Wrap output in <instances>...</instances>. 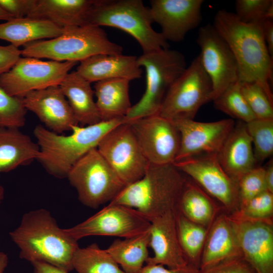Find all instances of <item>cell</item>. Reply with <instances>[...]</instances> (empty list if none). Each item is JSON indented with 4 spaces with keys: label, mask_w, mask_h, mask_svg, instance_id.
I'll return each instance as SVG.
<instances>
[{
    "label": "cell",
    "mask_w": 273,
    "mask_h": 273,
    "mask_svg": "<svg viewBox=\"0 0 273 273\" xmlns=\"http://www.w3.org/2000/svg\"><path fill=\"white\" fill-rule=\"evenodd\" d=\"M263 22L245 23L235 13L220 10L216 13L212 25L236 58L239 81L257 83L273 102L270 86L273 59L264 39Z\"/></svg>",
    "instance_id": "cell-1"
},
{
    "label": "cell",
    "mask_w": 273,
    "mask_h": 273,
    "mask_svg": "<svg viewBox=\"0 0 273 273\" xmlns=\"http://www.w3.org/2000/svg\"><path fill=\"white\" fill-rule=\"evenodd\" d=\"M12 241L20 250L19 257L30 263L44 262L69 272L79 247L78 241L60 228L47 209L24 213L18 227L10 232Z\"/></svg>",
    "instance_id": "cell-2"
},
{
    "label": "cell",
    "mask_w": 273,
    "mask_h": 273,
    "mask_svg": "<svg viewBox=\"0 0 273 273\" xmlns=\"http://www.w3.org/2000/svg\"><path fill=\"white\" fill-rule=\"evenodd\" d=\"M124 123L123 117L86 126L76 125L67 135L38 125L33 130L39 148L36 160L50 175L59 178L67 177L72 167L88 152L97 148L108 132Z\"/></svg>",
    "instance_id": "cell-3"
},
{
    "label": "cell",
    "mask_w": 273,
    "mask_h": 273,
    "mask_svg": "<svg viewBox=\"0 0 273 273\" xmlns=\"http://www.w3.org/2000/svg\"><path fill=\"white\" fill-rule=\"evenodd\" d=\"M187 179L173 164H149L143 176L110 202L133 208L150 221L176 211Z\"/></svg>",
    "instance_id": "cell-4"
},
{
    "label": "cell",
    "mask_w": 273,
    "mask_h": 273,
    "mask_svg": "<svg viewBox=\"0 0 273 273\" xmlns=\"http://www.w3.org/2000/svg\"><path fill=\"white\" fill-rule=\"evenodd\" d=\"M153 23L149 8L142 0H94L84 25L109 26L125 31L147 54L169 47L162 34L152 28Z\"/></svg>",
    "instance_id": "cell-5"
},
{
    "label": "cell",
    "mask_w": 273,
    "mask_h": 273,
    "mask_svg": "<svg viewBox=\"0 0 273 273\" xmlns=\"http://www.w3.org/2000/svg\"><path fill=\"white\" fill-rule=\"evenodd\" d=\"M122 50L101 27L81 25L64 28L58 36L29 43L21 51L23 57L80 62L98 54H121Z\"/></svg>",
    "instance_id": "cell-6"
},
{
    "label": "cell",
    "mask_w": 273,
    "mask_h": 273,
    "mask_svg": "<svg viewBox=\"0 0 273 273\" xmlns=\"http://www.w3.org/2000/svg\"><path fill=\"white\" fill-rule=\"evenodd\" d=\"M138 61L145 69L146 87L142 97L124 117L126 123L158 114L169 89L187 67L184 55L168 48L143 54Z\"/></svg>",
    "instance_id": "cell-7"
},
{
    "label": "cell",
    "mask_w": 273,
    "mask_h": 273,
    "mask_svg": "<svg viewBox=\"0 0 273 273\" xmlns=\"http://www.w3.org/2000/svg\"><path fill=\"white\" fill-rule=\"evenodd\" d=\"M67 178L80 202L94 209L112 201L126 186L97 148L81 157Z\"/></svg>",
    "instance_id": "cell-8"
},
{
    "label": "cell",
    "mask_w": 273,
    "mask_h": 273,
    "mask_svg": "<svg viewBox=\"0 0 273 273\" xmlns=\"http://www.w3.org/2000/svg\"><path fill=\"white\" fill-rule=\"evenodd\" d=\"M213 100L212 82L198 55L171 86L158 114L172 121L194 120L199 109Z\"/></svg>",
    "instance_id": "cell-9"
},
{
    "label": "cell",
    "mask_w": 273,
    "mask_h": 273,
    "mask_svg": "<svg viewBox=\"0 0 273 273\" xmlns=\"http://www.w3.org/2000/svg\"><path fill=\"white\" fill-rule=\"evenodd\" d=\"M77 62L20 57L0 75V85L10 96L22 98L33 90L60 84Z\"/></svg>",
    "instance_id": "cell-10"
},
{
    "label": "cell",
    "mask_w": 273,
    "mask_h": 273,
    "mask_svg": "<svg viewBox=\"0 0 273 273\" xmlns=\"http://www.w3.org/2000/svg\"><path fill=\"white\" fill-rule=\"evenodd\" d=\"M97 149L126 186L141 178L149 165L128 123L108 132Z\"/></svg>",
    "instance_id": "cell-11"
},
{
    "label": "cell",
    "mask_w": 273,
    "mask_h": 273,
    "mask_svg": "<svg viewBox=\"0 0 273 273\" xmlns=\"http://www.w3.org/2000/svg\"><path fill=\"white\" fill-rule=\"evenodd\" d=\"M151 221L135 209L110 203L65 232L75 240L92 236L131 237L148 231Z\"/></svg>",
    "instance_id": "cell-12"
},
{
    "label": "cell",
    "mask_w": 273,
    "mask_h": 273,
    "mask_svg": "<svg viewBox=\"0 0 273 273\" xmlns=\"http://www.w3.org/2000/svg\"><path fill=\"white\" fill-rule=\"evenodd\" d=\"M173 165L190 176L229 212L239 209L238 185L220 165L217 154H205L175 162Z\"/></svg>",
    "instance_id": "cell-13"
},
{
    "label": "cell",
    "mask_w": 273,
    "mask_h": 273,
    "mask_svg": "<svg viewBox=\"0 0 273 273\" xmlns=\"http://www.w3.org/2000/svg\"><path fill=\"white\" fill-rule=\"evenodd\" d=\"M197 42L201 64L212 82L213 101L239 81L238 64L229 45L212 24L199 28Z\"/></svg>",
    "instance_id": "cell-14"
},
{
    "label": "cell",
    "mask_w": 273,
    "mask_h": 273,
    "mask_svg": "<svg viewBox=\"0 0 273 273\" xmlns=\"http://www.w3.org/2000/svg\"><path fill=\"white\" fill-rule=\"evenodd\" d=\"M150 164H173L180 146L179 132L173 122L159 114L128 122Z\"/></svg>",
    "instance_id": "cell-15"
},
{
    "label": "cell",
    "mask_w": 273,
    "mask_h": 273,
    "mask_svg": "<svg viewBox=\"0 0 273 273\" xmlns=\"http://www.w3.org/2000/svg\"><path fill=\"white\" fill-rule=\"evenodd\" d=\"M172 121L180 138L179 149L174 163L197 155L217 154L235 125L232 119L209 122L189 119Z\"/></svg>",
    "instance_id": "cell-16"
},
{
    "label": "cell",
    "mask_w": 273,
    "mask_h": 273,
    "mask_svg": "<svg viewBox=\"0 0 273 273\" xmlns=\"http://www.w3.org/2000/svg\"><path fill=\"white\" fill-rule=\"evenodd\" d=\"M243 258L256 273H273L272 220H254L230 215Z\"/></svg>",
    "instance_id": "cell-17"
},
{
    "label": "cell",
    "mask_w": 273,
    "mask_h": 273,
    "mask_svg": "<svg viewBox=\"0 0 273 273\" xmlns=\"http://www.w3.org/2000/svg\"><path fill=\"white\" fill-rule=\"evenodd\" d=\"M203 0H151L150 12L154 22L161 28L167 41H182L187 33L202 20Z\"/></svg>",
    "instance_id": "cell-18"
},
{
    "label": "cell",
    "mask_w": 273,
    "mask_h": 273,
    "mask_svg": "<svg viewBox=\"0 0 273 273\" xmlns=\"http://www.w3.org/2000/svg\"><path fill=\"white\" fill-rule=\"evenodd\" d=\"M26 109L33 112L48 129L58 134L78 125L59 85L33 90L23 98Z\"/></svg>",
    "instance_id": "cell-19"
},
{
    "label": "cell",
    "mask_w": 273,
    "mask_h": 273,
    "mask_svg": "<svg viewBox=\"0 0 273 273\" xmlns=\"http://www.w3.org/2000/svg\"><path fill=\"white\" fill-rule=\"evenodd\" d=\"M176 211L152 219L149 247L154 252L146 264H157L176 269L190 265L180 247L176 230Z\"/></svg>",
    "instance_id": "cell-20"
},
{
    "label": "cell",
    "mask_w": 273,
    "mask_h": 273,
    "mask_svg": "<svg viewBox=\"0 0 273 273\" xmlns=\"http://www.w3.org/2000/svg\"><path fill=\"white\" fill-rule=\"evenodd\" d=\"M242 257L233 221L230 215H217L210 224L202 250L199 269Z\"/></svg>",
    "instance_id": "cell-21"
},
{
    "label": "cell",
    "mask_w": 273,
    "mask_h": 273,
    "mask_svg": "<svg viewBox=\"0 0 273 273\" xmlns=\"http://www.w3.org/2000/svg\"><path fill=\"white\" fill-rule=\"evenodd\" d=\"M217 157L223 169L237 183L242 175L256 167L252 140L245 122L239 120L235 124Z\"/></svg>",
    "instance_id": "cell-22"
},
{
    "label": "cell",
    "mask_w": 273,
    "mask_h": 273,
    "mask_svg": "<svg viewBox=\"0 0 273 273\" xmlns=\"http://www.w3.org/2000/svg\"><path fill=\"white\" fill-rule=\"evenodd\" d=\"M138 58L122 54L96 55L80 62L76 71L90 83L113 78L131 81L142 77Z\"/></svg>",
    "instance_id": "cell-23"
},
{
    "label": "cell",
    "mask_w": 273,
    "mask_h": 273,
    "mask_svg": "<svg viewBox=\"0 0 273 273\" xmlns=\"http://www.w3.org/2000/svg\"><path fill=\"white\" fill-rule=\"evenodd\" d=\"M94 0H36L28 17L49 21L66 28L84 25Z\"/></svg>",
    "instance_id": "cell-24"
},
{
    "label": "cell",
    "mask_w": 273,
    "mask_h": 273,
    "mask_svg": "<svg viewBox=\"0 0 273 273\" xmlns=\"http://www.w3.org/2000/svg\"><path fill=\"white\" fill-rule=\"evenodd\" d=\"M90 83L75 71L69 72L59 84L78 124L83 125L102 121Z\"/></svg>",
    "instance_id": "cell-25"
},
{
    "label": "cell",
    "mask_w": 273,
    "mask_h": 273,
    "mask_svg": "<svg viewBox=\"0 0 273 273\" xmlns=\"http://www.w3.org/2000/svg\"><path fill=\"white\" fill-rule=\"evenodd\" d=\"M39 148L19 128L0 127V174L36 160Z\"/></svg>",
    "instance_id": "cell-26"
},
{
    "label": "cell",
    "mask_w": 273,
    "mask_h": 273,
    "mask_svg": "<svg viewBox=\"0 0 273 273\" xmlns=\"http://www.w3.org/2000/svg\"><path fill=\"white\" fill-rule=\"evenodd\" d=\"M130 80L113 78L95 83L94 94L101 121L126 116L131 107L129 95Z\"/></svg>",
    "instance_id": "cell-27"
},
{
    "label": "cell",
    "mask_w": 273,
    "mask_h": 273,
    "mask_svg": "<svg viewBox=\"0 0 273 273\" xmlns=\"http://www.w3.org/2000/svg\"><path fill=\"white\" fill-rule=\"evenodd\" d=\"M63 30L44 19L28 17L13 18L0 23V39L18 48L43 39L55 38L61 34Z\"/></svg>",
    "instance_id": "cell-28"
},
{
    "label": "cell",
    "mask_w": 273,
    "mask_h": 273,
    "mask_svg": "<svg viewBox=\"0 0 273 273\" xmlns=\"http://www.w3.org/2000/svg\"><path fill=\"white\" fill-rule=\"evenodd\" d=\"M149 229L136 236L117 239L106 251L126 273H139L149 257Z\"/></svg>",
    "instance_id": "cell-29"
},
{
    "label": "cell",
    "mask_w": 273,
    "mask_h": 273,
    "mask_svg": "<svg viewBox=\"0 0 273 273\" xmlns=\"http://www.w3.org/2000/svg\"><path fill=\"white\" fill-rule=\"evenodd\" d=\"M219 209L197 184L187 180L177 208L184 216L195 223L209 227L217 216Z\"/></svg>",
    "instance_id": "cell-30"
},
{
    "label": "cell",
    "mask_w": 273,
    "mask_h": 273,
    "mask_svg": "<svg viewBox=\"0 0 273 273\" xmlns=\"http://www.w3.org/2000/svg\"><path fill=\"white\" fill-rule=\"evenodd\" d=\"M176 230L182 250L189 264L199 269L202 250L209 227L195 223L178 209L175 213Z\"/></svg>",
    "instance_id": "cell-31"
},
{
    "label": "cell",
    "mask_w": 273,
    "mask_h": 273,
    "mask_svg": "<svg viewBox=\"0 0 273 273\" xmlns=\"http://www.w3.org/2000/svg\"><path fill=\"white\" fill-rule=\"evenodd\" d=\"M72 265L77 273H126L106 250L96 243L79 247L74 255Z\"/></svg>",
    "instance_id": "cell-32"
},
{
    "label": "cell",
    "mask_w": 273,
    "mask_h": 273,
    "mask_svg": "<svg viewBox=\"0 0 273 273\" xmlns=\"http://www.w3.org/2000/svg\"><path fill=\"white\" fill-rule=\"evenodd\" d=\"M213 101L215 108L239 121L247 123L256 119L241 92L240 81L226 88Z\"/></svg>",
    "instance_id": "cell-33"
},
{
    "label": "cell",
    "mask_w": 273,
    "mask_h": 273,
    "mask_svg": "<svg viewBox=\"0 0 273 273\" xmlns=\"http://www.w3.org/2000/svg\"><path fill=\"white\" fill-rule=\"evenodd\" d=\"M245 125L256 162H262L273 153V118H256Z\"/></svg>",
    "instance_id": "cell-34"
},
{
    "label": "cell",
    "mask_w": 273,
    "mask_h": 273,
    "mask_svg": "<svg viewBox=\"0 0 273 273\" xmlns=\"http://www.w3.org/2000/svg\"><path fill=\"white\" fill-rule=\"evenodd\" d=\"M27 111L22 98L10 96L0 85V127H23Z\"/></svg>",
    "instance_id": "cell-35"
},
{
    "label": "cell",
    "mask_w": 273,
    "mask_h": 273,
    "mask_svg": "<svg viewBox=\"0 0 273 273\" xmlns=\"http://www.w3.org/2000/svg\"><path fill=\"white\" fill-rule=\"evenodd\" d=\"M232 214L243 218L272 220L273 193L266 190L240 205Z\"/></svg>",
    "instance_id": "cell-36"
},
{
    "label": "cell",
    "mask_w": 273,
    "mask_h": 273,
    "mask_svg": "<svg viewBox=\"0 0 273 273\" xmlns=\"http://www.w3.org/2000/svg\"><path fill=\"white\" fill-rule=\"evenodd\" d=\"M240 82L241 92L257 119L273 118V102L257 83Z\"/></svg>",
    "instance_id": "cell-37"
},
{
    "label": "cell",
    "mask_w": 273,
    "mask_h": 273,
    "mask_svg": "<svg viewBox=\"0 0 273 273\" xmlns=\"http://www.w3.org/2000/svg\"><path fill=\"white\" fill-rule=\"evenodd\" d=\"M237 185L240 205L267 190L264 168L256 166L253 168L240 177Z\"/></svg>",
    "instance_id": "cell-38"
},
{
    "label": "cell",
    "mask_w": 273,
    "mask_h": 273,
    "mask_svg": "<svg viewBox=\"0 0 273 273\" xmlns=\"http://www.w3.org/2000/svg\"><path fill=\"white\" fill-rule=\"evenodd\" d=\"M272 0H237L236 15L242 22L251 23L263 21Z\"/></svg>",
    "instance_id": "cell-39"
},
{
    "label": "cell",
    "mask_w": 273,
    "mask_h": 273,
    "mask_svg": "<svg viewBox=\"0 0 273 273\" xmlns=\"http://www.w3.org/2000/svg\"><path fill=\"white\" fill-rule=\"evenodd\" d=\"M198 273H256V272L243 257H239L222 261L203 269H199Z\"/></svg>",
    "instance_id": "cell-40"
},
{
    "label": "cell",
    "mask_w": 273,
    "mask_h": 273,
    "mask_svg": "<svg viewBox=\"0 0 273 273\" xmlns=\"http://www.w3.org/2000/svg\"><path fill=\"white\" fill-rule=\"evenodd\" d=\"M36 0H0V7L13 18L28 16Z\"/></svg>",
    "instance_id": "cell-41"
},
{
    "label": "cell",
    "mask_w": 273,
    "mask_h": 273,
    "mask_svg": "<svg viewBox=\"0 0 273 273\" xmlns=\"http://www.w3.org/2000/svg\"><path fill=\"white\" fill-rule=\"evenodd\" d=\"M21 56V51L11 44L0 46V75L10 70Z\"/></svg>",
    "instance_id": "cell-42"
},
{
    "label": "cell",
    "mask_w": 273,
    "mask_h": 273,
    "mask_svg": "<svg viewBox=\"0 0 273 273\" xmlns=\"http://www.w3.org/2000/svg\"><path fill=\"white\" fill-rule=\"evenodd\" d=\"M199 269L189 265L181 268L172 269L157 264H146L139 273H198Z\"/></svg>",
    "instance_id": "cell-43"
},
{
    "label": "cell",
    "mask_w": 273,
    "mask_h": 273,
    "mask_svg": "<svg viewBox=\"0 0 273 273\" xmlns=\"http://www.w3.org/2000/svg\"><path fill=\"white\" fill-rule=\"evenodd\" d=\"M264 39L268 51L273 59V22L272 20H265L262 23Z\"/></svg>",
    "instance_id": "cell-44"
},
{
    "label": "cell",
    "mask_w": 273,
    "mask_h": 273,
    "mask_svg": "<svg viewBox=\"0 0 273 273\" xmlns=\"http://www.w3.org/2000/svg\"><path fill=\"white\" fill-rule=\"evenodd\" d=\"M31 263L33 273H69L44 262L35 261Z\"/></svg>",
    "instance_id": "cell-45"
},
{
    "label": "cell",
    "mask_w": 273,
    "mask_h": 273,
    "mask_svg": "<svg viewBox=\"0 0 273 273\" xmlns=\"http://www.w3.org/2000/svg\"><path fill=\"white\" fill-rule=\"evenodd\" d=\"M265 169V181L267 191L273 193V161L270 160Z\"/></svg>",
    "instance_id": "cell-46"
},
{
    "label": "cell",
    "mask_w": 273,
    "mask_h": 273,
    "mask_svg": "<svg viewBox=\"0 0 273 273\" xmlns=\"http://www.w3.org/2000/svg\"><path fill=\"white\" fill-rule=\"evenodd\" d=\"M8 256L4 252L0 251V273H4L8 264Z\"/></svg>",
    "instance_id": "cell-47"
},
{
    "label": "cell",
    "mask_w": 273,
    "mask_h": 273,
    "mask_svg": "<svg viewBox=\"0 0 273 273\" xmlns=\"http://www.w3.org/2000/svg\"><path fill=\"white\" fill-rule=\"evenodd\" d=\"M13 18L0 7V20L8 21Z\"/></svg>",
    "instance_id": "cell-48"
},
{
    "label": "cell",
    "mask_w": 273,
    "mask_h": 273,
    "mask_svg": "<svg viewBox=\"0 0 273 273\" xmlns=\"http://www.w3.org/2000/svg\"><path fill=\"white\" fill-rule=\"evenodd\" d=\"M5 195V190L3 186L0 184V205L1 204Z\"/></svg>",
    "instance_id": "cell-49"
}]
</instances>
